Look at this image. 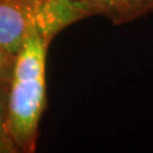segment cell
<instances>
[{
    "instance_id": "3957f363",
    "label": "cell",
    "mask_w": 153,
    "mask_h": 153,
    "mask_svg": "<svg viewBox=\"0 0 153 153\" xmlns=\"http://www.w3.org/2000/svg\"><path fill=\"white\" fill-rule=\"evenodd\" d=\"M92 15H101L114 25H123L153 11V0H71Z\"/></svg>"
},
{
    "instance_id": "7a4b0ae2",
    "label": "cell",
    "mask_w": 153,
    "mask_h": 153,
    "mask_svg": "<svg viewBox=\"0 0 153 153\" xmlns=\"http://www.w3.org/2000/svg\"><path fill=\"white\" fill-rule=\"evenodd\" d=\"M48 0H0V108L6 103L17 55Z\"/></svg>"
},
{
    "instance_id": "6da1fadb",
    "label": "cell",
    "mask_w": 153,
    "mask_h": 153,
    "mask_svg": "<svg viewBox=\"0 0 153 153\" xmlns=\"http://www.w3.org/2000/svg\"><path fill=\"white\" fill-rule=\"evenodd\" d=\"M88 17L71 0H48L17 55L6 103L0 108L1 152L33 153L47 104L45 61L52 39L62 28Z\"/></svg>"
}]
</instances>
